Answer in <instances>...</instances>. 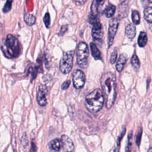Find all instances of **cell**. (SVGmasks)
<instances>
[{
	"label": "cell",
	"mask_w": 152,
	"mask_h": 152,
	"mask_svg": "<svg viewBox=\"0 0 152 152\" xmlns=\"http://www.w3.org/2000/svg\"><path fill=\"white\" fill-rule=\"evenodd\" d=\"M148 151H152V148H150V149L148 150Z\"/></svg>",
	"instance_id": "d6a6232c"
},
{
	"label": "cell",
	"mask_w": 152,
	"mask_h": 152,
	"mask_svg": "<svg viewBox=\"0 0 152 152\" xmlns=\"http://www.w3.org/2000/svg\"><path fill=\"white\" fill-rule=\"evenodd\" d=\"M132 20L135 24L138 25L140 24V16L139 12L137 11H133V12H132Z\"/></svg>",
	"instance_id": "7402d4cb"
},
{
	"label": "cell",
	"mask_w": 152,
	"mask_h": 152,
	"mask_svg": "<svg viewBox=\"0 0 152 152\" xmlns=\"http://www.w3.org/2000/svg\"><path fill=\"white\" fill-rule=\"evenodd\" d=\"M104 0H93L91 6V14L97 15L99 13V8L103 4Z\"/></svg>",
	"instance_id": "5bb4252c"
},
{
	"label": "cell",
	"mask_w": 152,
	"mask_h": 152,
	"mask_svg": "<svg viewBox=\"0 0 152 152\" xmlns=\"http://www.w3.org/2000/svg\"><path fill=\"white\" fill-rule=\"evenodd\" d=\"M131 64L132 66L134 69L135 71H138L140 66V61L138 59V56L136 55H134L131 58Z\"/></svg>",
	"instance_id": "44dd1931"
},
{
	"label": "cell",
	"mask_w": 152,
	"mask_h": 152,
	"mask_svg": "<svg viewBox=\"0 0 152 152\" xmlns=\"http://www.w3.org/2000/svg\"><path fill=\"white\" fill-rule=\"evenodd\" d=\"M86 81V76L84 72L79 69H75L72 73V82L74 87L77 89L81 88Z\"/></svg>",
	"instance_id": "52a82bcc"
},
{
	"label": "cell",
	"mask_w": 152,
	"mask_h": 152,
	"mask_svg": "<svg viewBox=\"0 0 152 152\" xmlns=\"http://www.w3.org/2000/svg\"><path fill=\"white\" fill-rule=\"evenodd\" d=\"M91 34L95 40H100L103 36V30L102 24L98 21L93 24Z\"/></svg>",
	"instance_id": "9c48e42d"
},
{
	"label": "cell",
	"mask_w": 152,
	"mask_h": 152,
	"mask_svg": "<svg viewBox=\"0 0 152 152\" xmlns=\"http://www.w3.org/2000/svg\"><path fill=\"white\" fill-rule=\"evenodd\" d=\"M126 61H127L126 55L125 53L121 54L116 65V69L118 72H121L123 70L125 66V65L126 62Z\"/></svg>",
	"instance_id": "7c38bea8"
},
{
	"label": "cell",
	"mask_w": 152,
	"mask_h": 152,
	"mask_svg": "<svg viewBox=\"0 0 152 152\" xmlns=\"http://www.w3.org/2000/svg\"><path fill=\"white\" fill-rule=\"evenodd\" d=\"M43 21L45 24V26L47 28H49L50 24V14L49 12H46L43 17Z\"/></svg>",
	"instance_id": "d4e9b609"
},
{
	"label": "cell",
	"mask_w": 152,
	"mask_h": 152,
	"mask_svg": "<svg viewBox=\"0 0 152 152\" xmlns=\"http://www.w3.org/2000/svg\"><path fill=\"white\" fill-rule=\"evenodd\" d=\"M104 96L102 90L96 89L87 95L85 100L86 108L91 113L99 112L104 103Z\"/></svg>",
	"instance_id": "3957f363"
},
{
	"label": "cell",
	"mask_w": 152,
	"mask_h": 152,
	"mask_svg": "<svg viewBox=\"0 0 152 152\" xmlns=\"http://www.w3.org/2000/svg\"><path fill=\"white\" fill-rule=\"evenodd\" d=\"M115 10H116L115 6H114L113 5L110 4L104 10V13L105 15L107 17L110 18V17H112L113 15V14H115Z\"/></svg>",
	"instance_id": "d6986e66"
},
{
	"label": "cell",
	"mask_w": 152,
	"mask_h": 152,
	"mask_svg": "<svg viewBox=\"0 0 152 152\" xmlns=\"http://www.w3.org/2000/svg\"><path fill=\"white\" fill-rule=\"evenodd\" d=\"M142 129L141 128L140 131L138 132V134L137 135V138H136V144L138 147L140 146V142H141V136H142Z\"/></svg>",
	"instance_id": "83f0119b"
},
{
	"label": "cell",
	"mask_w": 152,
	"mask_h": 152,
	"mask_svg": "<svg viewBox=\"0 0 152 152\" xmlns=\"http://www.w3.org/2000/svg\"><path fill=\"white\" fill-rule=\"evenodd\" d=\"M132 131H130L128 134V144L127 146L125 148V150L126 151H130V148H131V146L132 145Z\"/></svg>",
	"instance_id": "cb8c5ba5"
},
{
	"label": "cell",
	"mask_w": 152,
	"mask_h": 152,
	"mask_svg": "<svg viewBox=\"0 0 152 152\" xmlns=\"http://www.w3.org/2000/svg\"><path fill=\"white\" fill-rule=\"evenodd\" d=\"M12 1L13 0H7L3 9H2V11L5 13H7L8 12H9L12 7Z\"/></svg>",
	"instance_id": "603a6c76"
},
{
	"label": "cell",
	"mask_w": 152,
	"mask_h": 152,
	"mask_svg": "<svg viewBox=\"0 0 152 152\" xmlns=\"http://www.w3.org/2000/svg\"><path fill=\"white\" fill-rule=\"evenodd\" d=\"M74 52L73 50H69L64 53L59 62V69L63 74L69 73L73 65V58Z\"/></svg>",
	"instance_id": "5b68a950"
},
{
	"label": "cell",
	"mask_w": 152,
	"mask_h": 152,
	"mask_svg": "<svg viewBox=\"0 0 152 152\" xmlns=\"http://www.w3.org/2000/svg\"><path fill=\"white\" fill-rule=\"evenodd\" d=\"M48 94V88L45 85L41 84L38 88L37 93V102L39 106H45L47 104L46 95Z\"/></svg>",
	"instance_id": "ba28073f"
},
{
	"label": "cell",
	"mask_w": 152,
	"mask_h": 152,
	"mask_svg": "<svg viewBox=\"0 0 152 152\" xmlns=\"http://www.w3.org/2000/svg\"><path fill=\"white\" fill-rule=\"evenodd\" d=\"M4 55L8 58H16L21 53L22 47L18 40L12 34H8L1 45Z\"/></svg>",
	"instance_id": "7a4b0ae2"
},
{
	"label": "cell",
	"mask_w": 152,
	"mask_h": 152,
	"mask_svg": "<svg viewBox=\"0 0 152 152\" xmlns=\"http://www.w3.org/2000/svg\"><path fill=\"white\" fill-rule=\"evenodd\" d=\"M71 83V81L69 80H67V81H65V82H64L61 86V88L63 90H66L69 86V84Z\"/></svg>",
	"instance_id": "f546056e"
},
{
	"label": "cell",
	"mask_w": 152,
	"mask_h": 152,
	"mask_svg": "<svg viewBox=\"0 0 152 152\" xmlns=\"http://www.w3.org/2000/svg\"><path fill=\"white\" fill-rule=\"evenodd\" d=\"M62 144V150L64 151H72L74 150V144L71 140L66 135H62L61 138Z\"/></svg>",
	"instance_id": "30bf717a"
},
{
	"label": "cell",
	"mask_w": 152,
	"mask_h": 152,
	"mask_svg": "<svg viewBox=\"0 0 152 152\" xmlns=\"http://www.w3.org/2000/svg\"><path fill=\"white\" fill-rule=\"evenodd\" d=\"M100 84L104 99L106 101V106L107 109H110L115 102L116 95L115 75L111 72L104 73L101 77Z\"/></svg>",
	"instance_id": "6da1fadb"
},
{
	"label": "cell",
	"mask_w": 152,
	"mask_h": 152,
	"mask_svg": "<svg viewBox=\"0 0 152 152\" xmlns=\"http://www.w3.org/2000/svg\"><path fill=\"white\" fill-rule=\"evenodd\" d=\"M148 1L150 3H151V4H152V0H148Z\"/></svg>",
	"instance_id": "836d02e7"
},
{
	"label": "cell",
	"mask_w": 152,
	"mask_h": 152,
	"mask_svg": "<svg viewBox=\"0 0 152 152\" xmlns=\"http://www.w3.org/2000/svg\"><path fill=\"white\" fill-rule=\"evenodd\" d=\"M144 16L147 22L152 23V7H147L144 10Z\"/></svg>",
	"instance_id": "ffe728a7"
},
{
	"label": "cell",
	"mask_w": 152,
	"mask_h": 152,
	"mask_svg": "<svg viewBox=\"0 0 152 152\" xmlns=\"http://www.w3.org/2000/svg\"><path fill=\"white\" fill-rule=\"evenodd\" d=\"M90 47L91 54H92V56H93V58L96 60L100 59L101 58V53H100V52L99 50V49L97 48L96 45L94 43L91 42L90 44Z\"/></svg>",
	"instance_id": "9a60e30c"
},
{
	"label": "cell",
	"mask_w": 152,
	"mask_h": 152,
	"mask_svg": "<svg viewBox=\"0 0 152 152\" xmlns=\"http://www.w3.org/2000/svg\"><path fill=\"white\" fill-rule=\"evenodd\" d=\"M73 1L76 5H83L87 1V0H73Z\"/></svg>",
	"instance_id": "1f68e13d"
},
{
	"label": "cell",
	"mask_w": 152,
	"mask_h": 152,
	"mask_svg": "<svg viewBox=\"0 0 152 152\" xmlns=\"http://www.w3.org/2000/svg\"><path fill=\"white\" fill-rule=\"evenodd\" d=\"M119 26V20L117 18H113L110 20L108 29V47L109 48L113 42Z\"/></svg>",
	"instance_id": "8992f818"
},
{
	"label": "cell",
	"mask_w": 152,
	"mask_h": 152,
	"mask_svg": "<svg viewBox=\"0 0 152 152\" xmlns=\"http://www.w3.org/2000/svg\"><path fill=\"white\" fill-rule=\"evenodd\" d=\"M147 42V34L144 31H141L138 38V44L140 47H144Z\"/></svg>",
	"instance_id": "2e32d148"
},
{
	"label": "cell",
	"mask_w": 152,
	"mask_h": 152,
	"mask_svg": "<svg viewBox=\"0 0 152 152\" xmlns=\"http://www.w3.org/2000/svg\"><path fill=\"white\" fill-rule=\"evenodd\" d=\"M62 144L61 139L56 138L52 140L49 144V148L52 151H59L61 150Z\"/></svg>",
	"instance_id": "8fae6325"
},
{
	"label": "cell",
	"mask_w": 152,
	"mask_h": 152,
	"mask_svg": "<svg viewBox=\"0 0 152 152\" xmlns=\"http://www.w3.org/2000/svg\"><path fill=\"white\" fill-rule=\"evenodd\" d=\"M68 29V26L66 25H65V26H62L60 29V31H59V35L60 36H62L63 35L67 30Z\"/></svg>",
	"instance_id": "4dcf8cb0"
},
{
	"label": "cell",
	"mask_w": 152,
	"mask_h": 152,
	"mask_svg": "<svg viewBox=\"0 0 152 152\" xmlns=\"http://www.w3.org/2000/svg\"><path fill=\"white\" fill-rule=\"evenodd\" d=\"M125 131H126L125 128H123L121 134L119 135V137H118V141H117V145H118V147H119V145H120L121 141V140H122V137H124V134H125Z\"/></svg>",
	"instance_id": "f1b7e54d"
},
{
	"label": "cell",
	"mask_w": 152,
	"mask_h": 152,
	"mask_svg": "<svg viewBox=\"0 0 152 152\" xmlns=\"http://www.w3.org/2000/svg\"><path fill=\"white\" fill-rule=\"evenodd\" d=\"M88 21L91 24H94V23L99 21L98 16L96 15H93L92 14H90V15L88 17Z\"/></svg>",
	"instance_id": "484cf974"
},
{
	"label": "cell",
	"mask_w": 152,
	"mask_h": 152,
	"mask_svg": "<svg viewBox=\"0 0 152 152\" xmlns=\"http://www.w3.org/2000/svg\"><path fill=\"white\" fill-rule=\"evenodd\" d=\"M77 61L80 67L82 68H87L88 65V49L87 45L84 42H80L77 48Z\"/></svg>",
	"instance_id": "277c9868"
},
{
	"label": "cell",
	"mask_w": 152,
	"mask_h": 152,
	"mask_svg": "<svg viewBox=\"0 0 152 152\" xmlns=\"http://www.w3.org/2000/svg\"><path fill=\"white\" fill-rule=\"evenodd\" d=\"M117 56H118V52H117V49H115L113 52L112 53L110 57V62L111 64H114L117 59Z\"/></svg>",
	"instance_id": "4316f807"
},
{
	"label": "cell",
	"mask_w": 152,
	"mask_h": 152,
	"mask_svg": "<svg viewBox=\"0 0 152 152\" xmlns=\"http://www.w3.org/2000/svg\"><path fill=\"white\" fill-rule=\"evenodd\" d=\"M125 35L130 39L134 38L136 34V28L133 24H128L125 28Z\"/></svg>",
	"instance_id": "4fadbf2b"
},
{
	"label": "cell",
	"mask_w": 152,
	"mask_h": 152,
	"mask_svg": "<svg viewBox=\"0 0 152 152\" xmlns=\"http://www.w3.org/2000/svg\"><path fill=\"white\" fill-rule=\"evenodd\" d=\"M39 71V67L34 65H32L28 67V69L27 71V75H30L31 77V80H34L38 73Z\"/></svg>",
	"instance_id": "e0dca14e"
},
{
	"label": "cell",
	"mask_w": 152,
	"mask_h": 152,
	"mask_svg": "<svg viewBox=\"0 0 152 152\" xmlns=\"http://www.w3.org/2000/svg\"><path fill=\"white\" fill-rule=\"evenodd\" d=\"M24 21L28 26H33L36 22V17L31 14H26L24 16Z\"/></svg>",
	"instance_id": "ac0fdd59"
}]
</instances>
